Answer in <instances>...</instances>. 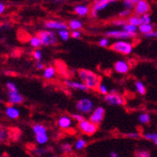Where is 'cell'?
Returning <instances> with one entry per match:
<instances>
[{"label":"cell","instance_id":"obj_53","mask_svg":"<svg viewBox=\"0 0 157 157\" xmlns=\"http://www.w3.org/2000/svg\"><path fill=\"white\" fill-rule=\"evenodd\" d=\"M49 157H56V156H49Z\"/></svg>","mask_w":157,"mask_h":157},{"label":"cell","instance_id":"obj_42","mask_svg":"<svg viewBox=\"0 0 157 157\" xmlns=\"http://www.w3.org/2000/svg\"><path fill=\"white\" fill-rule=\"evenodd\" d=\"M6 86H7V89L9 90V91H10V92H18V89H17L16 85L14 83L8 82Z\"/></svg>","mask_w":157,"mask_h":157},{"label":"cell","instance_id":"obj_52","mask_svg":"<svg viewBox=\"0 0 157 157\" xmlns=\"http://www.w3.org/2000/svg\"><path fill=\"white\" fill-rule=\"evenodd\" d=\"M0 157H5L4 155H2V154H0Z\"/></svg>","mask_w":157,"mask_h":157},{"label":"cell","instance_id":"obj_49","mask_svg":"<svg viewBox=\"0 0 157 157\" xmlns=\"http://www.w3.org/2000/svg\"><path fill=\"white\" fill-rule=\"evenodd\" d=\"M5 10H6L5 5H4V4H2V3H0V14H2V13L5 11Z\"/></svg>","mask_w":157,"mask_h":157},{"label":"cell","instance_id":"obj_26","mask_svg":"<svg viewBox=\"0 0 157 157\" xmlns=\"http://www.w3.org/2000/svg\"><path fill=\"white\" fill-rule=\"evenodd\" d=\"M35 139H36V142L39 145H44L49 141V136H48V134L36 135Z\"/></svg>","mask_w":157,"mask_h":157},{"label":"cell","instance_id":"obj_47","mask_svg":"<svg viewBox=\"0 0 157 157\" xmlns=\"http://www.w3.org/2000/svg\"><path fill=\"white\" fill-rule=\"evenodd\" d=\"M144 37L145 38H150V39H157V31L153 30L151 33H150L148 35H145Z\"/></svg>","mask_w":157,"mask_h":157},{"label":"cell","instance_id":"obj_25","mask_svg":"<svg viewBox=\"0 0 157 157\" xmlns=\"http://www.w3.org/2000/svg\"><path fill=\"white\" fill-rule=\"evenodd\" d=\"M29 44L31 47H33L35 50L36 49H40L42 46L41 40H40V38L38 36H33L29 39Z\"/></svg>","mask_w":157,"mask_h":157},{"label":"cell","instance_id":"obj_18","mask_svg":"<svg viewBox=\"0 0 157 157\" xmlns=\"http://www.w3.org/2000/svg\"><path fill=\"white\" fill-rule=\"evenodd\" d=\"M5 113H6V115H7L10 119H11V120H17V119L20 117V112H19V110H18L16 107L12 106V105L8 106V107L6 108Z\"/></svg>","mask_w":157,"mask_h":157},{"label":"cell","instance_id":"obj_34","mask_svg":"<svg viewBox=\"0 0 157 157\" xmlns=\"http://www.w3.org/2000/svg\"><path fill=\"white\" fill-rule=\"evenodd\" d=\"M58 36L59 37V39L63 41L68 40L71 38V32L69 31V29H65V30H60L58 33Z\"/></svg>","mask_w":157,"mask_h":157},{"label":"cell","instance_id":"obj_5","mask_svg":"<svg viewBox=\"0 0 157 157\" xmlns=\"http://www.w3.org/2000/svg\"><path fill=\"white\" fill-rule=\"evenodd\" d=\"M37 36L41 40L42 46H54L59 44V37L55 31L44 29L39 31Z\"/></svg>","mask_w":157,"mask_h":157},{"label":"cell","instance_id":"obj_1","mask_svg":"<svg viewBox=\"0 0 157 157\" xmlns=\"http://www.w3.org/2000/svg\"><path fill=\"white\" fill-rule=\"evenodd\" d=\"M79 80L89 89V90L98 91L99 86L102 83V77L91 70L80 69L77 72Z\"/></svg>","mask_w":157,"mask_h":157},{"label":"cell","instance_id":"obj_46","mask_svg":"<svg viewBox=\"0 0 157 157\" xmlns=\"http://www.w3.org/2000/svg\"><path fill=\"white\" fill-rule=\"evenodd\" d=\"M35 66H36V69H37V70H39V71H41V70H44V69L46 68V67H45V65H44V63H42L41 61L36 62Z\"/></svg>","mask_w":157,"mask_h":157},{"label":"cell","instance_id":"obj_7","mask_svg":"<svg viewBox=\"0 0 157 157\" xmlns=\"http://www.w3.org/2000/svg\"><path fill=\"white\" fill-rule=\"evenodd\" d=\"M78 130L85 136H92L98 132V125L92 123L89 120H84L83 121L77 123Z\"/></svg>","mask_w":157,"mask_h":157},{"label":"cell","instance_id":"obj_50","mask_svg":"<svg viewBox=\"0 0 157 157\" xmlns=\"http://www.w3.org/2000/svg\"><path fill=\"white\" fill-rule=\"evenodd\" d=\"M153 144H154V145H155V146L157 147V140H155V141L153 142Z\"/></svg>","mask_w":157,"mask_h":157},{"label":"cell","instance_id":"obj_20","mask_svg":"<svg viewBox=\"0 0 157 157\" xmlns=\"http://www.w3.org/2000/svg\"><path fill=\"white\" fill-rule=\"evenodd\" d=\"M32 131L36 135H42V134H47V128L45 125L41 123H35L32 125Z\"/></svg>","mask_w":157,"mask_h":157},{"label":"cell","instance_id":"obj_36","mask_svg":"<svg viewBox=\"0 0 157 157\" xmlns=\"http://www.w3.org/2000/svg\"><path fill=\"white\" fill-rule=\"evenodd\" d=\"M133 11L130 10H126V9H123L122 10L120 11L119 13V17L120 18H123V19H128L131 15H133Z\"/></svg>","mask_w":157,"mask_h":157},{"label":"cell","instance_id":"obj_11","mask_svg":"<svg viewBox=\"0 0 157 157\" xmlns=\"http://www.w3.org/2000/svg\"><path fill=\"white\" fill-rule=\"evenodd\" d=\"M151 10V4L146 0H137V2L133 10V13L136 16H142L148 14Z\"/></svg>","mask_w":157,"mask_h":157},{"label":"cell","instance_id":"obj_27","mask_svg":"<svg viewBox=\"0 0 157 157\" xmlns=\"http://www.w3.org/2000/svg\"><path fill=\"white\" fill-rule=\"evenodd\" d=\"M127 22H128V24H130L132 25H135L136 27H139L142 25V22H141L140 17L135 15V14H133V15H131L129 18H128L127 19Z\"/></svg>","mask_w":157,"mask_h":157},{"label":"cell","instance_id":"obj_21","mask_svg":"<svg viewBox=\"0 0 157 157\" xmlns=\"http://www.w3.org/2000/svg\"><path fill=\"white\" fill-rule=\"evenodd\" d=\"M56 74V68L54 66H47L44 69V75H44V78H45L47 80H50V79L55 77Z\"/></svg>","mask_w":157,"mask_h":157},{"label":"cell","instance_id":"obj_39","mask_svg":"<svg viewBox=\"0 0 157 157\" xmlns=\"http://www.w3.org/2000/svg\"><path fill=\"white\" fill-rule=\"evenodd\" d=\"M32 56H33V59L36 60V62L41 61V59H42V53H41V51L40 49H36V50L33 51Z\"/></svg>","mask_w":157,"mask_h":157},{"label":"cell","instance_id":"obj_29","mask_svg":"<svg viewBox=\"0 0 157 157\" xmlns=\"http://www.w3.org/2000/svg\"><path fill=\"white\" fill-rule=\"evenodd\" d=\"M128 24L127 22V19H123V18H116V19H114L112 20L111 22V25L113 26H116V27H123L124 25H126Z\"/></svg>","mask_w":157,"mask_h":157},{"label":"cell","instance_id":"obj_24","mask_svg":"<svg viewBox=\"0 0 157 157\" xmlns=\"http://www.w3.org/2000/svg\"><path fill=\"white\" fill-rule=\"evenodd\" d=\"M137 119H138V121L141 124H144V125L149 124L151 122V115H150L149 113H147V112H143V113L139 114V116H138Z\"/></svg>","mask_w":157,"mask_h":157},{"label":"cell","instance_id":"obj_8","mask_svg":"<svg viewBox=\"0 0 157 157\" xmlns=\"http://www.w3.org/2000/svg\"><path fill=\"white\" fill-rule=\"evenodd\" d=\"M105 37L107 38H112V39H116L117 40H129L131 39H134L136 37V35H132L127 33L123 29L119 30V29H111V30H106L105 32Z\"/></svg>","mask_w":157,"mask_h":157},{"label":"cell","instance_id":"obj_2","mask_svg":"<svg viewBox=\"0 0 157 157\" xmlns=\"http://www.w3.org/2000/svg\"><path fill=\"white\" fill-rule=\"evenodd\" d=\"M75 109L77 113L82 115H90L95 109V104L93 100L89 97H83L79 99L75 104Z\"/></svg>","mask_w":157,"mask_h":157},{"label":"cell","instance_id":"obj_41","mask_svg":"<svg viewBox=\"0 0 157 157\" xmlns=\"http://www.w3.org/2000/svg\"><path fill=\"white\" fill-rule=\"evenodd\" d=\"M125 136L126 137H128V138H131V139H138L140 136H141V135L139 134V133H137V132H129V133H126L125 134Z\"/></svg>","mask_w":157,"mask_h":157},{"label":"cell","instance_id":"obj_43","mask_svg":"<svg viewBox=\"0 0 157 157\" xmlns=\"http://www.w3.org/2000/svg\"><path fill=\"white\" fill-rule=\"evenodd\" d=\"M140 19H141L142 24H151V17L149 13L140 16Z\"/></svg>","mask_w":157,"mask_h":157},{"label":"cell","instance_id":"obj_37","mask_svg":"<svg viewBox=\"0 0 157 157\" xmlns=\"http://www.w3.org/2000/svg\"><path fill=\"white\" fill-rule=\"evenodd\" d=\"M135 157H151V155L149 151L138 150L135 152Z\"/></svg>","mask_w":157,"mask_h":157},{"label":"cell","instance_id":"obj_13","mask_svg":"<svg viewBox=\"0 0 157 157\" xmlns=\"http://www.w3.org/2000/svg\"><path fill=\"white\" fill-rule=\"evenodd\" d=\"M114 71L119 75H126L130 72L131 66L125 60H118L114 63Z\"/></svg>","mask_w":157,"mask_h":157},{"label":"cell","instance_id":"obj_12","mask_svg":"<svg viewBox=\"0 0 157 157\" xmlns=\"http://www.w3.org/2000/svg\"><path fill=\"white\" fill-rule=\"evenodd\" d=\"M73 123H74V120H73L72 116H69V115H63V116L59 117L58 121H56L58 127L59 129L64 130V131H68L70 129H72Z\"/></svg>","mask_w":157,"mask_h":157},{"label":"cell","instance_id":"obj_45","mask_svg":"<svg viewBox=\"0 0 157 157\" xmlns=\"http://www.w3.org/2000/svg\"><path fill=\"white\" fill-rule=\"evenodd\" d=\"M48 151L44 148H36V149H34V151H33V152L35 153V154H37V155H39V156H41V155H44V153H46Z\"/></svg>","mask_w":157,"mask_h":157},{"label":"cell","instance_id":"obj_38","mask_svg":"<svg viewBox=\"0 0 157 157\" xmlns=\"http://www.w3.org/2000/svg\"><path fill=\"white\" fill-rule=\"evenodd\" d=\"M98 92H99L100 94L104 95V96L107 95V94L109 93V90H108V87H107V86H106L105 84H104V83H101V85L99 86Z\"/></svg>","mask_w":157,"mask_h":157},{"label":"cell","instance_id":"obj_30","mask_svg":"<svg viewBox=\"0 0 157 157\" xmlns=\"http://www.w3.org/2000/svg\"><path fill=\"white\" fill-rule=\"evenodd\" d=\"M10 133L5 127L0 125V142H6L9 139Z\"/></svg>","mask_w":157,"mask_h":157},{"label":"cell","instance_id":"obj_9","mask_svg":"<svg viewBox=\"0 0 157 157\" xmlns=\"http://www.w3.org/2000/svg\"><path fill=\"white\" fill-rule=\"evenodd\" d=\"M44 26L47 30H51V31H55V30L60 31V30L69 29L68 24L61 20H47L44 22Z\"/></svg>","mask_w":157,"mask_h":157},{"label":"cell","instance_id":"obj_19","mask_svg":"<svg viewBox=\"0 0 157 157\" xmlns=\"http://www.w3.org/2000/svg\"><path fill=\"white\" fill-rule=\"evenodd\" d=\"M153 28H154V26L152 24H142L138 27V32H140L141 34H143L145 36V35L151 33L154 30Z\"/></svg>","mask_w":157,"mask_h":157},{"label":"cell","instance_id":"obj_16","mask_svg":"<svg viewBox=\"0 0 157 157\" xmlns=\"http://www.w3.org/2000/svg\"><path fill=\"white\" fill-rule=\"evenodd\" d=\"M8 98H9V103L11 104V105H19V104H22L25 101L24 97L18 92H10V91H9L8 92Z\"/></svg>","mask_w":157,"mask_h":157},{"label":"cell","instance_id":"obj_4","mask_svg":"<svg viewBox=\"0 0 157 157\" xmlns=\"http://www.w3.org/2000/svg\"><path fill=\"white\" fill-rule=\"evenodd\" d=\"M104 100L108 105H112V106H124L127 103L124 95L118 92L117 90L115 89L111 90L109 93L105 96Z\"/></svg>","mask_w":157,"mask_h":157},{"label":"cell","instance_id":"obj_17","mask_svg":"<svg viewBox=\"0 0 157 157\" xmlns=\"http://www.w3.org/2000/svg\"><path fill=\"white\" fill-rule=\"evenodd\" d=\"M68 26H69V29H71L72 31L75 30H80L81 28H83L84 26V23L79 20V19H71L68 22Z\"/></svg>","mask_w":157,"mask_h":157},{"label":"cell","instance_id":"obj_31","mask_svg":"<svg viewBox=\"0 0 157 157\" xmlns=\"http://www.w3.org/2000/svg\"><path fill=\"white\" fill-rule=\"evenodd\" d=\"M122 29L124 31H126L127 33H129V34H132V35H136L137 31H138V27L135 26V25H132L130 24H127L126 25H124L122 27Z\"/></svg>","mask_w":157,"mask_h":157},{"label":"cell","instance_id":"obj_10","mask_svg":"<svg viewBox=\"0 0 157 157\" xmlns=\"http://www.w3.org/2000/svg\"><path fill=\"white\" fill-rule=\"evenodd\" d=\"M105 116V109L103 106H97L90 115L89 121L96 125H100L104 121Z\"/></svg>","mask_w":157,"mask_h":157},{"label":"cell","instance_id":"obj_44","mask_svg":"<svg viewBox=\"0 0 157 157\" xmlns=\"http://www.w3.org/2000/svg\"><path fill=\"white\" fill-rule=\"evenodd\" d=\"M71 38H73L75 40H79L82 38V32L80 30H75L71 32Z\"/></svg>","mask_w":157,"mask_h":157},{"label":"cell","instance_id":"obj_54","mask_svg":"<svg viewBox=\"0 0 157 157\" xmlns=\"http://www.w3.org/2000/svg\"><path fill=\"white\" fill-rule=\"evenodd\" d=\"M0 31H1V28H0Z\"/></svg>","mask_w":157,"mask_h":157},{"label":"cell","instance_id":"obj_33","mask_svg":"<svg viewBox=\"0 0 157 157\" xmlns=\"http://www.w3.org/2000/svg\"><path fill=\"white\" fill-rule=\"evenodd\" d=\"M111 41L109 40V38L107 37H104L102 39H100L98 41V45L100 47H103V48H106V47H110L111 46Z\"/></svg>","mask_w":157,"mask_h":157},{"label":"cell","instance_id":"obj_22","mask_svg":"<svg viewBox=\"0 0 157 157\" xmlns=\"http://www.w3.org/2000/svg\"><path fill=\"white\" fill-rule=\"evenodd\" d=\"M135 88H136V92L140 95H145L147 92V88H146L145 84L140 80L135 81Z\"/></svg>","mask_w":157,"mask_h":157},{"label":"cell","instance_id":"obj_6","mask_svg":"<svg viewBox=\"0 0 157 157\" xmlns=\"http://www.w3.org/2000/svg\"><path fill=\"white\" fill-rule=\"evenodd\" d=\"M117 1H114V0H96L94 1L90 7V17L91 18H97L98 14L100 11H102L105 9L108 8L109 5L116 3Z\"/></svg>","mask_w":157,"mask_h":157},{"label":"cell","instance_id":"obj_51","mask_svg":"<svg viewBox=\"0 0 157 157\" xmlns=\"http://www.w3.org/2000/svg\"><path fill=\"white\" fill-rule=\"evenodd\" d=\"M1 102H2V100H1V97H0V104H1Z\"/></svg>","mask_w":157,"mask_h":157},{"label":"cell","instance_id":"obj_28","mask_svg":"<svg viewBox=\"0 0 157 157\" xmlns=\"http://www.w3.org/2000/svg\"><path fill=\"white\" fill-rule=\"evenodd\" d=\"M142 137H143L144 139L148 140V141H151L152 143L157 140V131L155 132H147V133H143L141 136Z\"/></svg>","mask_w":157,"mask_h":157},{"label":"cell","instance_id":"obj_40","mask_svg":"<svg viewBox=\"0 0 157 157\" xmlns=\"http://www.w3.org/2000/svg\"><path fill=\"white\" fill-rule=\"evenodd\" d=\"M72 118H73V120L75 121L77 123H79V122L83 121L84 120H86L85 117L82 115V114H80V113H74V114H72Z\"/></svg>","mask_w":157,"mask_h":157},{"label":"cell","instance_id":"obj_48","mask_svg":"<svg viewBox=\"0 0 157 157\" xmlns=\"http://www.w3.org/2000/svg\"><path fill=\"white\" fill-rule=\"evenodd\" d=\"M109 156L110 157H120V155H119V153L117 151H111L109 153Z\"/></svg>","mask_w":157,"mask_h":157},{"label":"cell","instance_id":"obj_23","mask_svg":"<svg viewBox=\"0 0 157 157\" xmlns=\"http://www.w3.org/2000/svg\"><path fill=\"white\" fill-rule=\"evenodd\" d=\"M88 145V141L84 137H79L75 140V149L77 151H82L84 150Z\"/></svg>","mask_w":157,"mask_h":157},{"label":"cell","instance_id":"obj_15","mask_svg":"<svg viewBox=\"0 0 157 157\" xmlns=\"http://www.w3.org/2000/svg\"><path fill=\"white\" fill-rule=\"evenodd\" d=\"M90 7L87 4H77L74 7V12L79 17H86L90 14Z\"/></svg>","mask_w":157,"mask_h":157},{"label":"cell","instance_id":"obj_32","mask_svg":"<svg viewBox=\"0 0 157 157\" xmlns=\"http://www.w3.org/2000/svg\"><path fill=\"white\" fill-rule=\"evenodd\" d=\"M136 2H137V0H124V1H122V5H123L124 9L130 10L133 11Z\"/></svg>","mask_w":157,"mask_h":157},{"label":"cell","instance_id":"obj_3","mask_svg":"<svg viewBox=\"0 0 157 157\" xmlns=\"http://www.w3.org/2000/svg\"><path fill=\"white\" fill-rule=\"evenodd\" d=\"M113 52L119 53L123 56H129L134 51V44L130 40H116L112 42L109 47Z\"/></svg>","mask_w":157,"mask_h":157},{"label":"cell","instance_id":"obj_14","mask_svg":"<svg viewBox=\"0 0 157 157\" xmlns=\"http://www.w3.org/2000/svg\"><path fill=\"white\" fill-rule=\"evenodd\" d=\"M64 84L67 86V88H69L71 90H79V91H89V89L80 81H76V80H65Z\"/></svg>","mask_w":157,"mask_h":157},{"label":"cell","instance_id":"obj_35","mask_svg":"<svg viewBox=\"0 0 157 157\" xmlns=\"http://www.w3.org/2000/svg\"><path fill=\"white\" fill-rule=\"evenodd\" d=\"M74 150V147L71 143H63L60 145V151L64 153H70Z\"/></svg>","mask_w":157,"mask_h":157}]
</instances>
